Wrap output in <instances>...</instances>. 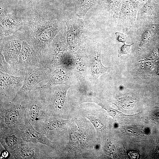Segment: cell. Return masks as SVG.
<instances>
[{
	"mask_svg": "<svg viewBox=\"0 0 159 159\" xmlns=\"http://www.w3.org/2000/svg\"></svg>",
	"mask_w": 159,
	"mask_h": 159,
	"instance_id": "cell-28",
	"label": "cell"
},
{
	"mask_svg": "<svg viewBox=\"0 0 159 159\" xmlns=\"http://www.w3.org/2000/svg\"><path fill=\"white\" fill-rule=\"evenodd\" d=\"M119 14L122 21L127 25L132 24L136 20V12L130 5L127 4L122 6Z\"/></svg>",
	"mask_w": 159,
	"mask_h": 159,
	"instance_id": "cell-16",
	"label": "cell"
},
{
	"mask_svg": "<svg viewBox=\"0 0 159 159\" xmlns=\"http://www.w3.org/2000/svg\"><path fill=\"white\" fill-rule=\"evenodd\" d=\"M21 137L24 141L45 145L50 148L55 147L54 142L51 141L42 133L33 127L24 115V124L21 130Z\"/></svg>",
	"mask_w": 159,
	"mask_h": 159,
	"instance_id": "cell-12",
	"label": "cell"
},
{
	"mask_svg": "<svg viewBox=\"0 0 159 159\" xmlns=\"http://www.w3.org/2000/svg\"><path fill=\"white\" fill-rule=\"evenodd\" d=\"M0 71L15 76H25V71L14 67L6 60L2 54L0 53Z\"/></svg>",
	"mask_w": 159,
	"mask_h": 159,
	"instance_id": "cell-17",
	"label": "cell"
},
{
	"mask_svg": "<svg viewBox=\"0 0 159 159\" xmlns=\"http://www.w3.org/2000/svg\"><path fill=\"white\" fill-rule=\"evenodd\" d=\"M39 0H33L32 6L22 13L23 25L16 34L32 46L44 62L60 26L53 13Z\"/></svg>",
	"mask_w": 159,
	"mask_h": 159,
	"instance_id": "cell-1",
	"label": "cell"
},
{
	"mask_svg": "<svg viewBox=\"0 0 159 159\" xmlns=\"http://www.w3.org/2000/svg\"><path fill=\"white\" fill-rule=\"evenodd\" d=\"M46 66L33 47L26 41H23L21 51L18 57L17 67L24 70L25 68Z\"/></svg>",
	"mask_w": 159,
	"mask_h": 159,
	"instance_id": "cell-10",
	"label": "cell"
},
{
	"mask_svg": "<svg viewBox=\"0 0 159 159\" xmlns=\"http://www.w3.org/2000/svg\"><path fill=\"white\" fill-rule=\"evenodd\" d=\"M156 155L157 157L159 158V149L157 151Z\"/></svg>",
	"mask_w": 159,
	"mask_h": 159,
	"instance_id": "cell-26",
	"label": "cell"
},
{
	"mask_svg": "<svg viewBox=\"0 0 159 159\" xmlns=\"http://www.w3.org/2000/svg\"><path fill=\"white\" fill-rule=\"evenodd\" d=\"M0 53L9 64L18 68V57L21 49L23 40L15 34L0 37Z\"/></svg>",
	"mask_w": 159,
	"mask_h": 159,
	"instance_id": "cell-8",
	"label": "cell"
},
{
	"mask_svg": "<svg viewBox=\"0 0 159 159\" xmlns=\"http://www.w3.org/2000/svg\"><path fill=\"white\" fill-rule=\"evenodd\" d=\"M25 76H15L0 71V106L11 103L22 87Z\"/></svg>",
	"mask_w": 159,
	"mask_h": 159,
	"instance_id": "cell-6",
	"label": "cell"
},
{
	"mask_svg": "<svg viewBox=\"0 0 159 159\" xmlns=\"http://www.w3.org/2000/svg\"><path fill=\"white\" fill-rule=\"evenodd\" d=\"M104 150L106 154L108 155H113L116 153V148L111 142H107L104 147Z\"/></svg>",
	"mask_w": 159,
	"mask_h": 159,
	"instance_id": "cell-21",
	"label": "cell"
},
{
	"mask_svg": "<svg viewBox=\"0 0 159 159\" xmlns=\"http://www.w3.org/2000/svg\"><path fill=\"white\" fill-rule=\"evenodd\" d=\"M0 141L1 146L10 153L24 141L21 137L20 129L3 127L0 128Z\"/></svg>",
	"mask_w": 159,
	"mask_h": 159,
	"instance_id": "cell-11",
	"label": "cell"
},
{
	"mask_svg": "<svg viewBox=\"0 0 159 159\" xmlns=\"http://www.w3.org/2000/svg\"><path fill=\"white\" fill-rule=\"evenodd\" d=\"M128 154L129 157L131 159H138L140 157L139 152L137 151L134 150H129Z\"/></svg>",
	"mask_w": 159,
	"mask_h": 159,
	"instance_id": "cell-24",
	"label": "cell"
},
{
	"mask_svg": "<svg viewBox=\"0 0 159 159\" xmlns=\"http://www.w3.org/2000/svg\"><path fill=\"white\" fill-rule=\"evenodd\" d=\"M41 144L24 141L10 153V158H47L46 145Z\"/></svg>",
	"mask_w": 159,
	"mask_h": 159,
	"instance_id": "cell-9",
	"label": "cell"
},
{
	"mask_svg": "<svg viewBox=\"0 0 159 159\" xmlns=\"http://www.w3.org/2000/svg\"><path fill=\"white\" fill-rule=\"evenodd\" d=\"M115 34L117 40L120 42L124 43L127 39V35L122 33L117 32Z\"/></svg>",
	"mask_w": 159,
	"mask_h": 159,
	"instance_id": "cell-23",
	"label": "cell"
},
{
	"mask_svg": "<svg viewBox=\"0 0 159 159\" xmlns=\"http://www.w3.org/2000/svg\"><path fill=\"white\" fill-rule=\"evenodd\" d=\"M84 115L92 124L96 130L100 131L103 127L104 124L102 122L95 116L87 113H84Z\"/></svg>",
	"mask_w": 159,
	"mask_h": 159,
	"instance_id": "cell-19",
	"label": "cell"
},
{
	"mask_svg": "<svg viewBox=\"0 0 159 159\" xmlns=\"http://www.w3.org/2000/svg\"><path fill=\"white\" fill-rule=\"evenodd\" d=\"M50 114L47 110L41 86L35 87L29 95L25 115L37 130L43 120Z\"/></svg>",
	"mask_w": 159,
	"mask_h": 159,
	"instance_id": "cell-2",
	"label": "cell"
},
{
	"mask_svg": "<svg viewBox=\"0 0 159 159\" xmlns=\"http://www.w3.org/2000/svg\"><path fill=\"white\" fill-rule=\"evenodd\" d=\"M0 37L15 34L22 27V13L21 15L8 8L0 0Z\"/></svg>",
	"mask_w": 159,
	"mask_h": 159,
	"instance_id": "cell-7",
	"label": "cell"
},
{
	"mask_svg": "<svg viewBox=\"0 0 159 159\" xmlns=\"http://www.w3.org/2000/svg\"><path fill=\"white\" fill-rule=\"evenodd\" d=\"M125 132L127 134L132 136L136 135L138 134L137 130L132 127L127 128L125 130Z\"/></svg>",
	"mask_w": 159,
	"mask_h": 159,
	"instance_id": "cell-25",
	"label": "cell"
},
{
	"mask_svg": "<svg viewBox=\"0 0 159 159\" xmlns=\"http://www.w3.org/2000/svg\"><path fill=\"white\" fill-rule=\"evenodd\" d=\"M28 98L14 99L8 105L0 106V128L14 127L21 130L23 127Z\"/></svg>",
	"mask_w": 159,
	"mask_h": 159,
	"instance_id": "cell-3",
	"label": "cell"
},
{
	"mask_svg": "<svg viewBox=\"0 0 159 159\" xmlns=\"http://www.w3.org/2000/svg\"><path fill=\"white\" fill-rule=\"evenodd\" d=\"M69 77L67 68L62 65L55 67L48 81L42 85L44 87L63 84H66Z\"/></svg>",
	"mask_w": 159,
	"mask_h": 159,
	"instance_id": "cell-14",
	"label": "cell"
},
{
	"mask_svg": "<svg viewBox=\"0 0 159 159\" xmlns=\"http://www.w3.org/2000/svg\"><path fill=\"white\" fill-rule=\"evenodd\" d=\"M153 26L149 25L145 28L141 35V43L145 44L150 41L153 37L154 31Z\"/></svg>",
	"mask_w": 159,
	"mask_h": 159,
	"instance_id": "cell-18",
	"label": "cell"
},
{
	"mask_svg": "<svg viewBox=\"0 0 159 159\" xmlns=\"http://www.w3.org/2000/svg\"><path fill=\"white\" fill-rule=\"evenodd\" d=\"M95 56L91 66V74L93 80H96L102 74L107 72L108 68L102 64L101 58V50L98 45L95 48Z\"/></svg>",
	"mask_w": 159,
	"mask_h": 159,
	"instance_id": "cell-15",
	"label": "cell"
},
{
	"mask_svg": "<svg viewBox=\"0 0 159 159\" xmlns=\"http://www.w3.org/2000/svg\"><path fill=\"white\" fill-rule=\"evenodd\" d=\"M132 43L130 44H124L118 50L119 57L123 55H128L131 50V46L133 44Z\"/></svg>",
	"mask_w": 159,
	"mask_h": 159,
	"instance_id": "cell-22",
	"label": "cell"
},
{
	"mask_svg": "<svg viewBox=\"0 0 159 159\" xmlns=\"http://www.w3.org/2000/svg\"><path fill=\"white\" fill-rule=\"evenodd\" d=\"M120 101V103L121 106L126 109H131L135 105L134 102L130 98H124Z\"/></svg>",
	"mask_w": 159,
	"mask_h": 159,
	"instance_id": "cell-20",
	"label": "cell"
},
{
	"mask_svg": "<svg viewBox=\"0 0 159 159\" xmlns=\"http://www.w3.org/2000/svg\"><path fill=\"white\" fill-rule=\"evenodd\" d=\"M54 68L44 66L25 68L23 85L15 97L21 99L28 98L31 91L38 86L39 84L42 82L46 81L47 82L48 81Z\"/></svg>",
	"mask_w": 159,
	"mask_h": 159,
	"instance_id": "cell-4",
	"label": "cell"
},
{
	"mask_svg": "<svg viewBox=\"0 0 159 159\" xmlns=\"http://www.w3.org/2000/svg\"><path fill=\"white\" fill-rule=\"evenodd\" d=\"M43 87L49 113L53 115H59L62 112L65 107L67 93L70 86L63 84Z\"/></svg>",
	"mask_w": 159,
	"mask_h": 159,
	"instance_id": "cell-5",
	"label": "cell"
},
{
	"mask_svg": "<svg viewBox=\"0 0 159 159\" xmlns=\"http://www.w3.org/2000/svg\"><path fill=\"white\" fill-rule=\"evenodd\" d=\"M158 115H159V113H158Z\"/></svg>",
	"mask_w": 159,
	"mask_h": 159,
	"instance_id": "cell-27",
	"label": "cell"
},
{
	"mask_svg": "<svg viewBox=\"0 0 159 159\" xmlns=\"http://www.w3.org/2000/svg\"><path fill=\"white\" fill-rule=\"evenodd\" d=\"M69 120L57 117H53L49 115L43 120L37 131L43 133L50 139L57 133L65 130Z\"/></svg>",
	"mask_w": 159,
	"mask_h": 159,
	"instance_id": "cell-13",
	"label": "cell"
}]
</instances>
